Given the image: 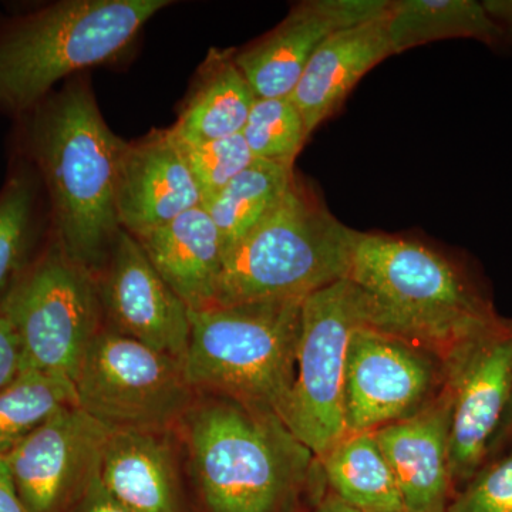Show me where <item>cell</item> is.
<instances>
[{
  "label": "cell",
  "mask_w": 512,
  "mask_h": 512,
  "mask_svg": "<svg viewBox=\"0 0 512 512\" xmlns=\"http://www.w3.org/2000/svg\"><path fill=\"white\" fill-rule=\"evenodd\" d=\"M349 279L366 326L429 352L446 370L508 322L464 266L412 239L357 232Z\"/></svg>",
  "instance_id": "cell-1"
},
{
  "label": "cell",
  "mask_w": 512,
  "mask_h": 512,
  "mask_svg": "<svg viewBox=\"0 0 512 512\" xmlns=\"http://www.w3.org/2000/svg\"><path fill=\"white\" fill-rule=\"evenodd\" d=\"M174 434L208 512H278L316 461L278 414L228 397L198 394Z\"/></svg>",
  "instance_id": "cell-2"
},
{
  "label": "cell",
  "mask_w": 512,
  "mask_h": 512,
  "mask_svg": "<svg viewBox=\"0 0 512 512\" xmlns=\"http://www.w3.org/2000/svg\"><path fill=\"white\" fill-rule=\"evenodd\" d=\"M35 141L55 239L74 262L99 276L121 229L117 178L126 141L107 126L92 89L79 77L40 114Z\"/></svg>",
  "instance_id": "cell-3"
},
{
  "label": "cell",
  "mask_w": 512,
  "mask_h": 512,
  "mask_svg": "<svg viewBox=\"0 0 512 512\" xmlns=\"http://www.w3.org/2000/svg\"><path fill=\"white\" fill-rule=\"evenodd\" d=\"M356 235L296 175L281 204L225 255L214 306L303 301L349 278Z\"/></svg>",
  "instance_id": "cell-4"
},
{
  "label": "cell",
  "mask_w": 512,
  "mask_h": 512,
  "mask_svg": "<svg viewBox=\"0 0 512 512\" xmlns=\"http://www.w3.org/2000/svg\"><path fill=\"white\" fill-rule=\"evenodd\" d=\"M302 302H251L190 311L184 370L192 389L284 420L296 380Z\"/></svg>",
  "instance_id": "cell-5"
},
{
  "label": "cell",
  "mask_w": 512,
  "mask_h": 512,
  "mask_svg": "<svg viewBox=\"0 0 512 512\" xmlns=\"http://www.w3.org/2000/svg\"><path fill=\"white\" fill-rule=\"evenodd\" d=\"M168 0H64L0 43V100L25 110L59 80L116 59Z\"/></svg>",
  "instance_id": "cell-6"
},
{
  "label": "cell",
  "mask_w": 512,
  "mask_h": 512,
  "mask_svg": "<svg viewBox=\"0 0 512 512\" xmlns=\"http://www.w3.org/2000/svg\"><path fill=\"white\" fill-rule=\"evenodd\" d=\"M77 406L110 430L175 431L197 392L183 363L103 326L73 379Z\"/></svg>",
  "instance_id": "cell-7"
},
{
  "label": "cell",
  "mask_w": 512,
  "mask_h": 512,
  "mask_svg": "<svg viewBox=\"0 0 512 512\" xmlns=\"http://www.w3.org/2000/svg\"><path fill=\"white\" fill-rule=\"evenodd\" d=\"M0 309L18 335L23 370L72 380L104 326L97 276L74 262L56 239L28 266Z\"/></svg>",
  "instance_id": "cell-8"
},
{
  "label": "cell",
  "mask_w": 512,
  "mask_h": 512,
  "mask_svg": "<svg viewBox=\"0 0 512 512\" xmlns=\"http://www.w3.org/2000/svg\"><path fill=\"white\" fill-rule=\"evenodd\" d=\"M362 325V298L349 278L303 299L296 380L284 423L316 460L346 436L349 345Z\"/></svg>",
  "instance_id": "cell-9"
},
{
  "label": "cell",
  "mask_w": 512,
  "mask_h": 512,
  "mask_svg": "<svg viewBox=\"0 0 512 512\" xmlns=\"http://www.w3.org/2000/svg\"><path fill=\"white\" fill-rule=\"evenodd\" d=\"M444 383L446 369L437 357L370 326H359L350 340L346 366V434L410 419Z\"/></svg>",
  "instance_id": "cell-10"
},
{
  "label": "cell",
  "mask_w": 512,
  "mask_h": 512,
  "mask_svg": "<svg viewBox=\"0 0 512 512\" xmlns=\"http://www.w3.org/2000/svg\"><path fill=\"white\" fill-rule=\"evenodd\" d=\"M109 427L79 406L53 414L5 460L20 500L30 512H70L99 474Z\"/></svg>",
  "instance_id": "cell-11"
},
{
  "label": "cell",
  "mask_w": 512,
  "mask_h": 512,
  "mask_svg": "<svg viewBox=\"0 0 512 512\" xmlns=\"http://www.w3.org/2000/svg\"><path fill=\"white\" fill-rule=\"evenodd\" d=\"M453 399L450 471L466 485L493 453L512 399V322L480 340L446 370Z\"/></svg>",
  "instance_id": "cell-12"
},
{
  "label": "cell",
  "mask_w": 512,
  "mask_h": 512,
  "mask_svg": "<svg viewBox=\"0 0 512 512\" xmlns=\"http://www.w3.org/2000/svg\"><path fill=\"white\" fill-rule=\"evenodd\" d=\"M97 281L104 326L184 365L190 309L161 278L137 239L123 228Z\"/></svg>",
  "instance_id": "cell-13"
},
{
  "label": "cell",
  "mask_w": 512,
  "mask_h": 512,
  "mask_svg": "<svg viewBox=\"0 0 512 512\" xmlns=\"http://www.w3.org/2000/svg\"><path fill=\"white\" fill-rule=\"evenodd\" d=\"M390 0H309L293 6L276 28L235 53L256 99L291 97L309 60L339 30L383 16Z\"/></svg>",
  "instance_id": "cell-14"
},
{
  "label": "cell",
  "mask_w": 512,
  "mask_h": 512,
  "mask_svg": "<svg viewBox=\"0 0 512 512\" xmlns=\"http://www.w3.org/2000/svg\"><path fill=\"white\" fill-rule=\"evenodd\" d=\"M200 205V191L170 130L126 143L117 178V214L124 231L141 237Z\"/></svg>",
  "instance_id": "cell-15"
},
{
  "label": "cell",
  "mask_w": 512,
  "mask_h": 512,
  "mask_svg": "<svg viewBox=\"0 0 512 512\" xmlns=\"http://www.w3.org/2000/svg\"><path fill=\"white\" fill-rule=\"evenodd\" d=\"M451 409L453 399L444 383L419 413L375 431L406 512H447L451 503Z\"/></svg>",
  "instance_id": "cell-16"
},
{
  "label": "cell",
  "mask_w": 512,
  "mask_h": 512,
  "mask_svg": "<svg viewBox=\"0 0 512 512\" xmlns=\"http://www.w3.org/2000/svg\"><path fill=\"white\" fill-rule=\"evenodd\" d=\"M180 446L173 431L110 430L99 477L131 512H185Z\"/></svg>",
  "instance_id": "cell-17"
},
{
  "label": "cell",
  "mask_w": 512,
  "mask_h": 512,
  "mask_svg": "<svg viewBox=\"0 0 512 512\" xmlns=\"http://www.w3.org/2000/svg\"><path fill=\"white\" fill-rule=\"evenodd\" d=\"M387 12L370 22L333 33L309 60L291 94L308 136L342 107L373 67L393 56Z\"/></svg>",
  "instance_id": "cell-18"
},
{
  "label": "cell",
  "mask_w": 512,
  "mask_h": 512,
  "mask_svg": "<svg viewBox=\"0 0 512 512\" xmlns=\"http://www.w3.org/2000/svg\"><path fill=\"white\" fill-rule=\"evenodd\" d=\"M136 239L190 311L214 306L225 252L220 232L202 205Z\"/></svg>",
  "instance_id": "cell-19"
},
{
  "label": "cell",
  "mask_w": 512,
  "mask_h": 512,
  "mask_svg": "<svg viewBox=\"0 0 512 512\" xmlns=\"http://www.w3.org/2000/svg\"><path fill=\"white\" fill-rule=\"evenodd\" d=\"M235 53L212 49L202 62L177 121L168 128L178 143L201 144L241 134L256 96Z\"/></svg>",
  "instance_id": "cell-20"
},
{
  "label": "cell",
  "mask_w": 512,
  "mask_h": 512,
  "mask_svg": "<svg viewBox=\"0 0 512 512\" xmlns=\"http://www.w3.org/2000/svg\"><path fill=\"white\" fill-rule=\"evenodd\" d=\"M387 32L393 55L447 39L507 45L503 30L476 0H394L387 12Z\"/></svg>",
  "instance_id": "cell-21"
},
{
  "label": "cell",
  "mask_w": 512,
  "mask_h": 512,
  "mask_svg": "<svg viewBox=\"0 0 512 512\" xmlns=\"http://www.w3.org/2000/svg\"><path fill=\"white\" fill-rule=\"evenodd\" d=\"M332 494L359 510L406 512L375 431L346 434L319 458Z\"/></svg>",
  "instance_id": "cell-22"
},
{
  "label": "cell",
  "mask_w": 512,
  "mask_h": 512,
  "mask_svg": "<svg viewBox=\"0 0 512 512\" xmlns=\"http://www.w3.org/2000/svg\"><path fill=\"white\" fill-rule=\"evenodd\" d=\"M295 178V165L255 158L205 205L220 232L225 255L281 204Z\"/></svg>",
  "instance_id": "cell-23"
},
{
  "label": "cell",
  "mask_w": 512,
  "mask_h": 512,
  "mask_svg": "<svg viewBox=\"0 0 512 512\" xmlns=\"http://www.w3.org/2000/svg\"><path fill=\"white\" fill-rule=\"evenodd\" d=\"M77 406L73 380L25 369L0 390V463L53 414Z\"/></svg>",
  "instance_id": "cell-24"
},
{
  "label": "cell",
  "mask_w": 512,
  "mask_h": 512,
  "mask_svg": "<svg viewBox=\"0 0 512 512\" xmlns=\"http://www.w3.org/2000/svg\"><path fill=\"white\" fill-rule=\"evenodd\" d=\"M241 134L256 160L289 165L309 137L291 97L256 99Z\"/></svg>",
  "instance_id": "cell-25"
},
{
  "label": "cell",
  "mask_w": 512,
  "mask_h": 512,
  "mask_svg": "<svg viewBox=\"0 0 512 512\" xmlns=\"http://www.w3.org/2000/svg\"><path fill=\"white\" fill-rule=\"evenodd\" d=\"M35 192L23 177L0 197V308L28 269Z\"/></svg>",
  "instance_id": "cell-26"
},
{
  "label": "cell",
  "mask_w": 512,
  "mask_h": 512,
  "mask_svg": "<svg viewBox=\"0 0 512 512\" xmlns=\"http://www.w3.org/2000/svg\"><path fill=\"white\" fill-rule=\"evenodd\" d=\"M177 144L200 191L202 207L255 161L242 134L201 144Z\"/></svg>",
  "instance_id": "cell-27"
},
{
  "label": "cell",
  "mask_w": 512,
  "mask_h": 512,
  "mask_svg": "<svg viewBox=\"0 0 512 512\" xmlns=\"http://www.w3.org/2000/svg\"><path fill=\"white\" fill-rule=\"evenodd\" d=\"M447 512H512V451L487 461L451 500Z\"/></svg>",
  "instance_id": "cell-28"
},
{
  "label": "cell",
  "mask_w": 512,
  "mask_h": 512,
  "mask_svg": "<svg viewBox=\"0 0 512 512\" xmlns=\"http://www.w3.org/2000/svg\"><path fill=\"white\" fill-rule=\"evenodd\" d=\"M23 370V353L12 322L0 309V390Z\"/></svg>",
  "instance_id": "cell-29"
},
{
  "label": "cell",
  "mask_w": 512,
  "mask_h": 512,
  "mask_svg": "<svg viewBox=\"0 0 512 512\" xmlns=\"http://www.w3.org/2000/svg\"><path fill=\"white\" fill-rule=\"evenodd\" d=\"M70 512H131L107 493L99 474L90 481L86 490Z\"/></svg>",
  "instance_id": "cell-30"
},
{
  "label": "cell",
  "mask_w": 512,
  "mask_h": 512,
  "mask_svg": "<svg viewBox=\"0 0 512 512\" xmlns=\"http://www.w3.org/2000/svg\"><path fill=\"white\" fill-rule=\"evenodd\" d=\"M0 512H30L13 485L6 467L0 463Z\"/></svg>",
  "instance_id": "cell-31"
},
{
  "label": "cell",
  "mask_w": 512,
  "mask_h": 512,
  "mask_svg": "<svg viewBox=\"0 0 512 512\" xmlns=\"http://www.w3.org/2000/svg\"><path fill=\"white\" fill-rule=\"evenodd\" d=\"M485 10L504 32L505 42L512 43V0H484Z\"/></svg>",
  "instance_id": "cell-32"
},
{
  "label": "cell",
  "mask_w": 512,
  "mask_h": 512,
  "mask_svg": "<svg viewBox=\"0 0 512 512\" xmlns=\"http://www.w3.org/2000/svg\"><path fill=\"white\" fill-rule=\"evenodd\" d=\"M315 512H372L359 510V508L352 507L346 504L345 501L340 500L335 494L330 493L325 498L319 501L318 507Z\"/></svg>",
  "instance_id": "cell-33"
},
{
  "label": "cell",
  "mask_w": 512,
  "mask_h": 512,
  "mask_svg": "<svg viewBox=\"0 0 512 512\" xmlns=\"http://www.w3.org/2000/svg\"><path fill=\"white\" fill-rule=\"evenodd\" d=\"M507 440H512V399L510 406H508L507 413H505L500 431H498L497 437H495L493 451L495 448L500 447L503 441Z\"/></svg>",
  "instance_id": "cell-34"
}]
</instances>
